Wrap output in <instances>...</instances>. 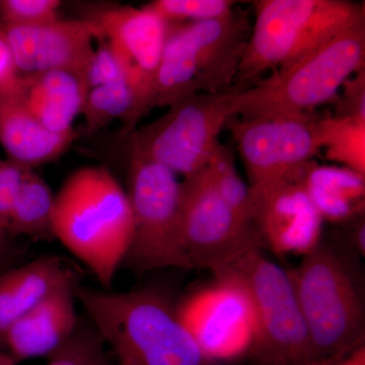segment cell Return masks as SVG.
Masks as SVG:
<instances>
[{
  "instance_id": "cell-1",
  "label": "cell",
  "mask_w": 365,
  "mask_h": 365,
  "mask_svg": "<svg viewBox=\"0 0 365 365\" xmlns=\"http://www.w3.org/2000/svg\"><path fill=\"white\" fill-rule=\"evenodd\" d=\"M74 294L117 365H215L182 323L176 307L157 290L76 287Z\"/></svg>"
},
{
  "instance_id": "cell-2",
  "label": "cell",
  "mask_w": 365,
  "mask_h": 365,
  "mask_svg": "<svg viewBox=\"0 0 365 365\" xmlns=\"http://www.w3.org/2000/svg\"><path fill=\"white\" fill-rule=\"evenodd\" d=\"M133 218L126 190L103 165L79 168L55 195L53 235L110 287L130 246Z\"/></svg>"
},
{
  "instance_id": "cell-3",
  "label": "cell",
  "mask_w": 365,
  "mask_h": 365,
  "mask_svg": "<svg viewBox=\"0 0 365 365\" xmlns=\"http://www.w3.org/2000/svg\"><path fill=\"white\" fill-rule=\"evenodd\" d=\"M347 245L323 235L312 251L287 270L311 342L313 364L333 361L365 344L361 278Z\"/></svg>"
},
{
  "instance_id": "cell-4",
  "label": "cell",
  "mask_w": 365,
  "mask_h": 365,
  "mask_svg": "<svg viewBox=\"0 0 365 365\" xmlns=\"http://www.w3.org/2000/svg\"><path fill=\"white\" fill-rule=\"evenodd\" d=\"M251 29L248 11L237 7L215 20L170 25L151 90V111L196 93L232 90Z\"/></svg>"
},
{
  "instance_id": "cell-5",
  "label": "cell",
  "mask_w": 365,
  "mask_h": 365,
  "mask_svg": "<svg viewBox=\"0 0 365 365\" xmlns=\"http://www.w3.org/2000/svg\"><path fill=\"white\" fill-rule=\"evenodd\" d=\"M365 68V20L240 91L235 116H302L335 102L343 83Z\"/></svg>"
},
{
  "instance_id": "cell-6",
  "label": "cell",
  "mask_w": 365,
  "mask_h": 365,
  "mask_svg": "<svg viewBox=\"0 0 365 365\" xmlns=\"http://www.w3.org/2000/svg\"><path fill=\"white\" fill-rule=\"evenodd\" d=\"M254 6L256 19L235 83L242 90L365 20L364 4L346 0H259Z\"/></svg>"
},
{
  "instance_id": "cell-7",
  "label": "cell",
  "mask_w": 365,
  "mask_h": 365,
  "mask_svg": "<svg viewBox=\"0 0 365 365\" xmlns=\"http://www.w3.org/2000/svg\"><path fill=\"white\" fill-rule=\"evenodd\" d=\"M234 281L248 297L255 333L250 356L256 365H312L311 342L292 280L284 270L249 250L213 273Z\"/></svg>"
},
{
  "instance_id": "cell-8",
  "label": "cell",
  "mask_w": 365,
  "mask_h": 365,
  "mask_svg": "<svg viewBox=\"0 0 365 365\" xmlns=\"http://www.w3.org/2000/svg\"><path fill=\"white\" fill-rule=\"evenodd\" d=\"M241 88L223 93H196L178 101L150 123L130 132V158L158 163L184 178L207 165L220 132L234 116Z\"/></svg>"
},
{
  "instance_id": "cell-9",
  "label": "cell",
  "mask_w": 365,
  "mask_h": 365,
  "mask_svg": "<svg viewBox=\"0 0 365 365\" xmlns=\"http://www.w3.org/2000/svg\"><path fill=\"white\" fill-rule=\"evenodd\" d=\"M130 158L126 192L133 232L124 265L140 274L191 270L181 240V182L158 163Z\"/></svg>"
},
{
  "instance_id": "cell-10",
  "label": "cell",
  "mask_w": 365,
  "mask_h": 365,
  "mask_svg": "<svg viewBox=\"0 0 365 365\" xmlns=\"http://www.w3.org/2000/svg\"><path fill=\"white\" fill-rule=\"evenodd\" d=\"M181 240L192 269L217 272L254 248H261L253 223L220 195L205 167L181 182Z\"/></svg>"
},
{
  "instance_id": "cell-11",
  "label": "cell",
  "mask_w": 365,
  "mask_h": 365,
  "mask_svg": "<svg viewBox=\"0 0 365 365\" xmlns=\"http://www.w3.org/2000/svg\"><path fill=\"white\" fill-rule=\"evenodd\" d=\"M319 117H230L232 133L248 174L250 187L265 186L302 172L321 151Z\"/></svg>"
},
{
  "instance_id": "cell-12",
  "label": "cell",
  "mask_w": 365,
  "mask_h": 365,
  "mask_svg": "<svg viewBox=\"0 0 365 365\" xmlns=\"http://www.w3.org/2000/svg\"><path fill=\"white\" fill-rule=\"evenodd\" d=\"M91 21L116 53L129 83L143 98L150 112V95L169 24L150 7L112 2L83 4L81 18Z\"/></svg>"
},
{
  "instance_id": "cell-13",
  "label": "cell",
  "mask_w": 365,
  "mask_h": 365,
  "mask_svg": "<svg viewBox=\"0 0 365 365\" xmlns=\"http://www.w3.org/2000/svg\"><path fill=\"white\" fill-rule=\"evenodd\" d=\"M176 307L177 314L204 354L213 361L249 353L253 343V312L241 287L222 276Z\"/></svg>"
},
{
  "instance_id": "cell-14",
  "label": "cell",
  "mask_w": 365,
  "mask_h": 365,
  "mask_svg": "<svg viewBox=\"0 0 365 365\" xmlns=\"http://www.w3.org/2000/svg\"><path fill=\"white\" fill-rule=\"evenodd\" d=\"M314 162L294 177L251 188L254 227L262 247L278 256H304L323 237L324 220L304 186Z\"/></svg>"
},
{
  "instance_id": "cell-15",
  "label": "cell",
  "mask_w": 365,
  "mask_h": 365,
  "mask_svg": "<svg viewBox=\"0 0 365 365\" xmlns=\"http://www.w3.org/2000/svg\"><path fill=\"white\" fill-rule=\"evenodd\" d=\"M4 26L21 76L61 71L73 74L83 83L95 52L93 42L98 40L97 30L91 21L59 18L43 26Z\"/></svg>"
},
{
  "instance_id": "cell-16",
  "label": "cell",
  "mask_w": 365,
  "mask_h": 365,
  "mask_svg": "<svg viewBox=\"0 0 365 365\" xmlns=\"http://www.w3.org/2000/svg\"><path fill=\"white\" fill-rule=\"evenodd\" d=\"M76 283L63 285L9 327L2 348L16 364L48 357L78 327Z\"/></svg>"
},
{
  "instance_id": "cell-17",
  "label": "cell",
  "mask_w": 365,
  "mask_h": 365,
  "mask_svg": "<svg viewBox=\"0 0 365 365\" xmlns=\"http://www.w3.org/2000/svg\"><path fill=\"white\" fill-rule=\"evenodd\" d=\"M76 132L54 133L26 109L19 93L0 98V143L24 167L55 162L71 148Z\"/></svg>"
},
{
  "instance_id": "cell-18",
  "label": "cell",
  "mask_w": 365,
  "mask_h": 365,
  "mask_svg": "<svg viewBox=\"0 0 365 365\" xmlns=\"http://www.w3.org/2000/svg\"><path fill=\"white\" fill-rule=\"evenodd\" d=\"M73 272L54 256L43 257L0 273V346L9 327L63 285Z\"/></svg>"
},
{
  "instance_id": "cell-19",
  "label": "cell",
  "mask_w": 365,
  "mask_h": 365,
  "mask_svg": "<svg viewBox=\"0 0 365 365\" xmlns=\"http://www.w3.org/2000/svg\"><path fill=\"white\" fill-rule=\"evenodd\" d=\"M19 96L28 111L54 133H69L81 113L86 90L69 72L51 71L21 76Z\"/></svg>"
},
{
  "instance_id": "cell-20",
  "label": "cell",
  "mask_w": 365,
  "mask_h": 365,
  "mask_svg": "<svg viewBox=\"0 0 365 365\" xmlns=\"http://www.w3.org/2000/svg\"><path fill=\"white\" fill-rule=\"evenodd\" d=\"M304 186L324 222L344 225L364 215L365 176L354 170L314 162Z\"/></svg>"
},
{
  "instance_id": "cell-21",
  "label": "cell",
  "mask_w": 365,
  "mask_h": 365,
  "mask_svg": "<svg viewBox=\"0 0 365 365\" xmlns=\"http://www.w3.org/2000/svg\"><path fill=\"white\" fill-rule=\"evenodd\" d=\"M148 113L138 91L129 83H119L88 90L81 114L88 134H95L116 120L130 133Z\"/></svg>"
},
{
  "instance_id": "cell-22",
  "label": "cell",
  "mask_w": 365,
  "mask_h": 365,
  "mask_svg": "<svg viewBox=\"0 0 365 365\" xmlns=\"http://www.w3.org/2000/svg\"><path fill=\"white\" fill-rule=\"evenodd\" d=\"M55 195L47 182L34 169L26 170L16 197L7 234L34 239H50L53 235Z\"/></svg>"
},
{
  "instance_id": "cell-23",
  "label": "cell",
  "mask_w": 365,
  "mask_h": 365,
  "mask_svg": "<svg viewBox=\"0 0 365 365\" xmlns=\"http://www.w3.org/2000/svg\"><path fill=\"white\" fill-rule=\"evenodd\" d=\"M321 150L327 160L365 176V121L332 116L319 117Z\"/></svg>"
},
{
  "instance_id": "cell-24",
  "label": "cell",
  "mask_w": 365,
  "mask_h": 365,
  "mask_svg": "<svg viewBox=\"0 0 365 365\" xmlns=\"http://www.w3.org/2000/svg\"><path fill=\"white\" fill-rule=\"evenodd\" d=\"M206 169L225 202L245 220L253 223V194L248 182L237 173L232 150L222 143L218 144Z\"/></svg>"
},
{
  "instance_id": "cell-25",
  "label": "cell",
  "mask_w": 365,
  "mask_h": 365,
  "mask_svg": "<svg viewBox=\"0 0 365 365\" xmlns=\"http://www.w3.org/2000/svg\"><path fill=\"white\" fill-rule=\"evenodd\" d=\"M237 4L232 0H155L146 6L174 25L222 18L232 13Z\"/></svg>"
},
{
  "instance_id": "cell-26",
  "label": "cell",
  "mask_w": 365,
  "mask_h": 365,
  "mask_svg": "<svg viewBox=\"0 0 365 365\" xmlns=\"http://www.w3.org/2000/svg\"><path fill=\"white\" fill-rule=\"evenodd\" d=\"M105 342L97 330L76 328L58 349L48 356L47 365H112Z\"/></svg>"
},
{
  "instance_id": "cell-27",
  "label": "cell",
  "mask_w": 365,
  "mask_h": 365,
  "mask_svg": "<svg viewBox=\"0 0 365 365\" xmlns=\"http://www.w3.org/2000/svg\"><path fill=\"white\" fill-rule=\"evenodd\" d=\"M60 0H0V21L7 26H37L58 20Z\"/></svg>"
},
{
  "instance_id": "cell-28",
  "label": "cell",
  "mask_w": 365,
  "mask_h": 365,
  "mask_svg": "<svg viewBox=\"0 0 365 365\" xmlns=\"http://www.w3.org/2000/svg\"><path fill=\"white\" fill-rule=\"evenodd\" d=\"M98 41L100 44L95 48L83 78L86 93L97 86L129 83L123 64L118 58L116 53L113 51L111 46L104 40Z\"/></svg>"
},
{
  "instance_id": "cell-29",
  "label": "cell",
  "mask_w": 365,
  "mask_h": 365,
  "mask_svg": "<svg viewBox=\"0 0 365 365\" xmlns=\"http://www.w3.org/2000/svg\"><path fill=\"white\" fill-rule=\"evenodd\" d=\"M21 163L11 158L0 160V225L7 230L9 217L26 170Z\"/></svg>"
},
{
  "instance_id": "cell-30",
  "label": "cell",
  "mask_w": 365,
  "mask_h": 365,
  "mask_svg": "<svg viewBox=\"0 0 365 365\" xmlns=\"http://www.w3.org/2000/svg\"><path fill=\"white\" fill-rule=\"evenodd\" d=\"M334 116L365 121V68L348 78L335 100Z\"/></svg>"
},
{
  "instance_id": "cell-31",
  "label": "cell",
  "mask_w": 365,
  "mask_h": 365,
  "mask_svg": "<svg viewBox=\"0 0 365 365\" xmlns=\"http://www.w3.org/2000/svg\"><path fill=\"white\" fill-rule=\"evenodd\" d=\"M21 74L16 67L6 26L0 21V98L19 93Z\"/></svg>"
},
{
  "instance_id": "cell-32",
  "label": "cell",
  "mask_w": 365,
  "mask_h": 365,
  "mask_svg": "<svg viewBox=\"0 0 365 365\" xmlns=\"http://www.w3.org/2000/svg\"><path fill=\"white\" fill-rule=\"evenodd\" d=\"M345 225V223H344ZM348 225L347 235L341 237L343 242L359 257L365 256V222L364 215L354 218L350 222H346Z\"/></svg>"
},
{
  "instance_id": "cell-33",
  "label": "cell",
  "mask_w": 365,
  "mask_h": 365,
  "mask_svg": "<svg viewBox=\"0 0 365 365\" xmlns=\"http://www.w3.org/2000/svg\"><path fill=\"white\" fill-rule=\"evenodd\" d=\"M314 365H365V344L355 348L339 359Z\"/></svg>"
},
{
  "instance_id": "cell-34",
  "label": "cell",
  "mask_w": 365,
  "mask_h": 365,
  "mask_svg": "<svg viewBox=\"0 0 365 365\" xmlns=\"http://www.w3.org/2000/svg\"><path fill=\"white\" fill-rule=\"evenodd\" d=\"M9 235L6 228L0 225V273L4 272V264L9 252Z\"/></svg>"
},
{
  "instance_id": "cell-35",
  "label": "cell",
  "mask_w": 365,
  "mask_h": 365,
  "mask_svg": "<svg viewBox=\"0 0 365 365\" xmlns=\"http://www.w3.org/2000/svg\"><path fill=\"white\" fill-rule=\"evenodd\" d=\"M0 365H18L16 360L0 346Z\"/></svg>"
}]
</instances>
